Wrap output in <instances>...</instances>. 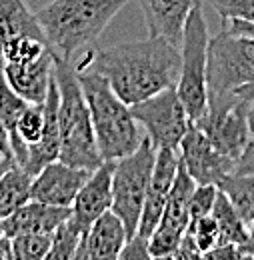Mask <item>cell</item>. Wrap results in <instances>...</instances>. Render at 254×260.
<instances>
[{"mask_svg":"<svg viewBox=\"0 0 254 260\" xmlns=\"http://www.w3.org/2000/svg\"><path fill=\"white\" fill-rule=\"evenodd\" d=\"M74 70H92L104 76L122 102L136 104L160 90L176 86L180 72V46L148 36L100 50H88Z\"/></svg>","mask_w":254,"mask_h":260,"instance_id":"cell-1","label":"cell"},{"mask_svg":"<svg viewBox=\"0 0 254 260\" xmlns=\"http://www.w3.org/2000/svg\"><path fill=\"white\" fill-rule=\"evenodd\" d=\"M124 4L126 0H52L36 18L54 54L70 60L106 30Z\"/></svg>","mask_w":254,"mask_h":260,"instance_id":"cell-2","label":"cell"},{"mask_svg":"<svg viewBox=\"0 0 254 260\" xmlns=\"http://www.w3.org/2000/svg\"><path fill=\"white\" fill-rule=\"evenodd\" d=\"M54 80L58 88V130H60V156L58 160L94 170L104 162L98 144L86 98L78 74L68 58L54 54Z\"/></svg>","mask_w":254,"mask_h":260,"instance_id":"cell-3","label":"cell"},{"mask_svg":"<svg viewBox=\"0 0 254 260\" xmlns=\"http://www.w3.org/2000/svg\"><path fill=\"white\" fill-rule=\"evenodd\" d=\"M76 74L90 110L102 160H118L134 152L140 146L144 134L140 132V124L134 120L130 106L118 98L108 80L98 72L80 70Z\"/></svg>","mask_w":254,"mask_h":260,"instance_id":"cell-4","label":"cell"},{"mask_svg":"<svg viewBox=\"0 0 254 260\" xmlns=\"http://www.w3.org/2000/svg\"><path fill=\"white\" fill-rule=\"evenodd\" d=\"M250 82H254V38L224 28L208 40V102L232 96Z\"/></svg>","mask_w":254,"mask_h":260,"instance_id":"cell-5","label":"cell"},{"mask_svg":"<svg viewBox=\"0 0 254 260\" xmlns=\"http://www.w3.org/2000/svg\"><path fill=\"white\" fill-rule=\"evenodd\" d=\"M208 26L200 2L186 18L180 40V72L176 80V92L182 100L192 122L204 116L208 106L206 90V60H208Z\"/></svg>","mask_w":254,"mask_h":260,"instance_id":"cell-6","label":"cell"},{"mask_svg":"<svg viewBox=\"0 0 254 260\" xmlns=\"http://www.w3.org/2000/svg\"><path fill=\"white\" fill-rule=\"evenodd\" d=\"M154 156H156V148L144 134L140 146L134 152L114 160L110 210L122 220L128 238H132L138 232V222L154 166Z\"/></svg>","mask_w":254,"mask_h":260,"instance_id":"cell-7","label":"cell"},{"mask_svg":"<svg viewBox=\"0 0 254 260\" xmlns=\"http://www.w3.org/2000/svg\"><path fill=\"white\" fill-rule=\"evenodd\" d=\"M134 120L144 128L146 138L154 148H172L178 150L180 140L192 120L176 92V86L160 90L152 96L144 98L136 104H130Z\"/></svg>","mask_w":254,"mask_h":260,"instance_id":"cell-8","label":"cell"},{"mask_svg":"<svg viewBox=\"0 0 254 260\" xmlns=\"http://www.w3.org/2000/svg\"><path fill=\"white\" fill-rule=\"evenodd\" d=\"M248 106L250 102L238 94L212 100L208 102L204 116L194 122L224 156L234 162L240 158L246 142L250 140Z\"/></svg>","mask_w":254,"mask_h":260,"instance_id":"cell-9","label":"cell"},{"mask_svg":"<svg viewBox=\"0 0 254 260\" xmlns=\"http://www.w3.org/2000/svg\"><path fill=\"white\" fill-rule=\"evenodd\" d=\"M178 156L196 184H214L220 188L236 168V162L224 156L194 122L178 144Z\"/></svg>","mask_w":254,"mask_h":260,"instance_id":"cell-10","label":"cell"},{"mask_svg":"<svg viewBox=\"0 0 254 260\" xmlns=\"http://www.w3.org/2000/svg\"><path fill=\"white\" fill-rule=\"evenodd\" d=\"M90 172L92 170L70 166L62 160H52L34 174L30 198L38 202L52 204V206L70 208Z\"/></svg>","mask_w":254,"mask_h":260,"instance_id":"cell-11","label":"cell"},{"mask_svg":"<svg viewBox=\"0 0 254 260\" xmlns=\"http://www.w3.org/2000/svg\"><path fill=\"white\" fill-rule=\"evenodd\" d=\"M180 164L178 150L172 148H156V156H154V166H152V174H150V182L146 188V198H144V206H142V214H140V222H138V236L146 238L154 232V228L158 226L160 216L164 212L166 200L170 194L176 170Z\"/></svg>","mask_w":254,"mask_h":260,"instance_id":"cell-12","label":"cell"},{"mask_svg":"<svg viewBox=\"0 0 254 260\" xmlns=\"http://www.w3.org/2000/svg\"><path fill=\"white\" fill-rule=\"evenodd\" d=\"M112 170L114 160H104L94 168L70 206V218L82 228L90 226L100 214L112 208Z\"/></svg>","mask_w":254,"mask_h":260,"instance_id":"cell-13","label":"cell"},{"mask_svg":"<svg viewBox=\"0 0 254 260\" xmlns=\"http://www.w3.org/2000/svg\"><path fill=\"white\" fill-rule=\"evenodd\" d=\"M128 240L122 220L106 210L84 230L74 260H116Z\"/></svg>","mask_w":254,"mask_h":260,"instance_id":"cell-14","label":"cell"},{"mask_svg":"<svg viewBox=\"0 0 254 260\" xmlns=\"http://www.w3.org/2000/svg\"><path fill=\"white\" fill-rule=\"evenodd\" d=\"M2 70L16 94L30 104H42L54 78V50H48L40 58L24 64L2 62Z\"/></svg>","mask_w":254,"mask_h":260,"instance_id":"cell-15","label":"cell"},{"mask_svg":"<svg viewBox=\"0 0 254 260\" xmlns=\"http://www.w3.org/2000/svg\"><path fill=\"white\" fill-rule=\"evenodd\" d=\"M148 36H160L180 46L190 10L200 0H138Z\"/></svg>","mask_w":254,"mask_h":260,"instance_id":"cell-16","label":"cell"},{"mask_svg":"<svg viewBox=\"0 0 254 260\" xmlns=\"http://www.w3.org/2000/svg\"><path fill=\"white\" fill-rule=\"evenodd\" d=\"M68 216H70V208L66 206H52L30 198L26 204H22L18 210H14L10 216H6L0 222H2V232L8 238H12L16 234H26V232L52 234Z\"/></svg>","mask_w":254,"mask_h":260,"instance_id":"cell-17","label":"cell"},{"mask_svg":"<svg viewBox=\"0 0 254 260\" xmlns=\"http://www.w3.org/2000/svg\"><path fill=\"white\" fill-rule=\"evenodd\" d=\"M14 36H32L48 42L36 12L24 0H0V46Z\"/></svg>","mask_w":254,"mask_h":260,"instance_id":"cell-18","label":"cell"},{"mask_svg":"<svg viewBox=\"0 0 254 260\" xmlns=\"http://www.w3.org/2000/svg\"><path fill=\"white\" fill-rule=\"evenodd\" d=\"M32 178L34 176L18 164L10 166L0 176V220H4L30 200Z\"/></svg>","mask_w":254,"mask_h":260,"instance_id":"cell-19","label":"cell"},{"mask_svg":"<svg viewBox=\"0 0 254 260\" xmlns=\"http://www.w3.org/2000/svg\"><path fill=\"white\" fill-rule=\"evenodd\" d=\"M212 218L216 220L218 230H220V242L228 244H238L242 246L248 238V224L242 220V216L238 214V210L234 208V204L230 202V198L224 194L218 188V194L212 206Z\"/></svg>","mask_w":254,"mask_h":260,"instance_id":"cell-20","label":"cell"},{"mask_svg":"<svg viewBox=\"0 0 254 260\" xmlns=\"http://www.w3.org/2000/svg\"><path fill=\"white\" fill-rule=\"evenodd\" d=\"M220 190L250 226L254 222V174H230L220 184Z\"/></svg>","mask_w":254,"mask_h":260,"instance_id":"cell-21","label":"cell"},{"mask_svg":"<svg viewBox=\"0 0 254 260\" xmlns=\"http://www.w3.org/2000/svg\"><path fill=\"white\" fill-rule=\"evenodd\" d=\"M48 50L52 48L44 40H38L32 36H14L0 46V58L2 62H8V64H24L40 58Z\"/></svg>","mask_w":254,"mask_h":260,"instance_id":"cell-22","label":"cell"},{"mask_svg":"<svg viewBox=\"0 0 254 260\" xmlns=\"http://www.w3.org/2000/svg\"><path fill=\"white\" fill-rule=\"evenodd\" d=\"M82 234H84V230L68 216L62 224L52 232V244H50V250H48L46 258L74 260V254L78 250V244H80Z\"/></svg>","mask_w":254,"mask_h":260,"instance_id":"cell-23","label":"cell"},{"mask_svg":"<svg viewBox=\"0 0 254 260\" xmlns=\"http://www.w3.org/2000/svg\"><path fill=\"white\" fill-rule=\"evenodd\" d=\"M52 244V234L26 232L12 236V252L16 260H42L46 258Z\"/></svg>","mask_w":254,"mask_h":260,"instance_id":"cell-24","label":"cell"},{"mask_svg":"<svg viewBox=\"0 0 254 260\" xmlns=\"http://www.w3.org/2000/svg\"><path fill=\"white\" fill-rule=\"evenodd\" d=\"M26 106H28V102L20 94H16L14 88L8 84L4 70H2V58H0V116H2V122L8 130V134L12 132L18 116L22 114V110Z\"/></svg>","mask_w":254,"mask_h":260,"instance_id":"cell-25","label":"cell"},{"mask_svg":"<svg viewBox=\"0 0 254 260\" xmlns=\"http://www.w3.org/2000/svg\"><path fill=\"white\" fill-rule=\"evenodd\" d=\"M188 230L194 236V242L198 246V250L202 252V258L208 250H212L214 246L220 244V230H218V224L216 220L212 218V214L196 220V222H190L188 224Z\"/></svg>","mask_w":254,"mask_h":260,"instance_id":"cell-26","label":"cell"},{"mask_svg":"<svg viewBox=\"0 0 254 260\" xmlns=\"http://www.w3.org/2000/svg\"><path fill=\"white\" fill-rule=\"evenodd\" d=\"M216 194H218V186H214V184H196V188L190 196V204H188L190 222H196V220H200V218H204L212 212Z\"/></svg>","mask_w":254,"mask_h":260,"instance_id":"cell-27","label":"cell"},{"mask_svg":"<svg viewBox=\"0 0 254 260\" xmlns=\"http://www.w3.org/2000/svg\"><path fill=\"white\" fill-rule=\"evenodd\" d=\"M223 20H242L254 24V0H210Z\"/></svg>","mask_w":254,"mask_h":260,"instance_id":"cell-28","label":"cell"},{"mask_svg":"<svg viewBox=\"0 0 254 260\" xmlns=\"http://www.w3.org/2000/svg\"><path fill=\"white\" fill-rule=\"evenodd\" d=\"M122 260H148L150 258V252H148V240L134 234L132 238H128L124 248L120 250V256Z\"/></svg>","mask_w":254,"mask_h":260,"instance_id":"cell-29","label":"cell"},{"mask_svg":"<svg viewBox=\"0 0 254 260\" xmlns=\"http://www.w3.org/2000/svg\"><path fill=\"white\" fill-rule=\"evenodd\" d=\"M204 258L210 260H230V258H244L242 250L238 244H228V242H220L218 246H214L212 250H208L204 254Z\"/></svg>","mask_w":254,"mask_h":260,"instance_id":"cell-30","label":"cell"},{"mask_svg":"<svg viewBox=\"0 0 254 260\" xmlns=\"http://www.w3.org/2000/svg\"><path fill=\"white\" fill-rule=\"evenodd\" d=\"M234 174H254V136L246 142L240 158L236 160Z\"/></svg>","mask_w":254,"mask_h":260,"instance_id":"cell-31","label":"cell"},{"mask_svg":"<svg viewBox=\"0 0 254 260\" xmlns=\"http://www.w3.org/2000/svg\"><path fill=\"white\" fill-rule=\"evenodd\" d=\"M226 28V26H224ZM228 30L236 34H244L254 38V24L252 22H242V20H228Z\"/></svg>","mask_w":254,"mask_h":260,"instance_id":"cell-32","label":"cell"},{"mask_svg":"<svg viewBox=\"0 0 254 260\" xmlns=\"http://www.w3.org/2000/svg\"><path fill=\"white\" fill-rule=\"evenodd\" d=\"M0 150L4 152V154H10L12 156V146H10V134H8V130L4 126V122H2V116H0ZM14 158V156H12Z\"/></svg>","mask_w":254,"mask_h":260,"instance_id":"cell-33","label":"cell"},{"mask_svg":"<svg viewBox=\"0 0 254 260\" xmlns=\"http://www.w3.org/2000/svg\"><path fill=\"white\" fill-rule=\"evenodd\" d=\"M14 252H12V238H8L6 234L0 238V260H12Z\"/></svg>","mask_w":254,"mask_h":260,"instance_id":"cell-34","label":"cell"},{"mask_svg":"<svg viewBox=\"0 0 254 260\" xmlns=\"http://www.w3.org/2000/svg\"><path fill=\"white\" fill-rule=\"evenodd\" d=\"M240 250H242L244 258H254V222L248 226V238H246V242L240 246Z\"/></svg>","mask_w":254,"mask_h":260,"instance_id":"cell-35","label":"cell"},{"mask_svg":"<svg viewBox=\"0 0 254 260\" xmlns=\"http://www.w3.org/2000/svg\"><path fill=\"white\" fill-rule=\"evenodd\" d=\"M236 94H238L240 98H244V100H248V102H252L254 100V82L240 86V88L236 90Z\"/></svg>","mask_w":254,"mask_h":260,"instance_id":"cell-36","label":"cell"},{"mask_svg":"<svg viewBox=\"0 0 254 260\" xmlns=\"http://www.w3.org/2000/svg\"><path fill=\"white\" fill-rule=\"evenodd\" d=\"M10 166H14V158H12L10 154H4V152L0 150V176H2Z\"/></svg>","mask_w":254,"mask_h":260,"instance_id":"cell-37","label":"cell"},{"mask_svg":"<svg viewBox=\"0 0 254 260\" xmlns=\"http://www.w3.org/2000/svg\"><path fill=\"white\" fill-rule=\"evenodd\" d=\"M248 128H250V136H254V100L248 106Z\"/></svg>","mask_w":254,"mask_h":260,"instance_id":"cell-38","label":"cell"},{"mask_svg":"<svg viewBox=\"0 0 254 260\" xmlns=\"http://www.w3.org/2000/svg\"><path fill=\"white\" fill-rule=\"evenodd\" d=\"M4 236V232H2V222H0V238Z\"/></svg>","mask_w":254,"mask_h":260,"instance_id":"cell-39","label":"cell"}]
</instances>
